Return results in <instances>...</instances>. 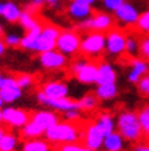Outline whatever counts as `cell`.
<instances>
[{
	"mask_svg": "<svg viewBox=\"0 0 149 151\" xmlns=\"http://www.w3.org/2000/svg\"><path fill=\"white\" fill-rule=\"evenodd\" d=\"M82 132L79 131V128L73 122L67 121H59V122L49 128L44 137L52 144H68V143H78L81 140Z\"/></svg>",
	"mask_w": 149,
	"mask_h": 151,
	"instance_id": "1",
	"label": "cell"
},
{
	"mask_svg": "<svg viewBox=\"0 0 149 151\" xmlns=\"http://www.w3.org/2000/svg\"><path fill=\"white\" fill-rule=\"evenodd\" d=\"M115 119H116V129H118L116 132L120 133V136L126 142L137 143L144 136L137 113L130 111V110H123L119 113Z\"/></svg>",
	"mask_w": 149,
	"mask_h": 151,
	"instance_id": "2",
	"label": "cell"
},
{
	"mask_svg": "<svg viewBox=\"0 0 149 151\" xmlns=\"http://www.w3.org/2000/svg\"><path fill=\"white\" fill-rule=\"evenodd\" d=\"M114 24H115V19L110 12L98 11L92 14L88 19L77 24V30L106 33V32H110L111 29L114 28Z\"/></svg>",
	"mask_w": 149,
	"mask_h": 151,
	"instance_id": "3",
	"label": "cell"
},
{
	"mask_svg": "<svg viewBox=\"0 0 149 151\" xmlns=\"http://www.w3.org/2000/svg\"><path fill=\"white\" fill-rule=\"evenodd\" d=\"M79 51L86 58H98L106 52V33L89 32L81 37Z\"/></svg>",
	"mask_w": 149,
	"mask_h": 151,
	"instance_id": "4",
	"label": "cell"
},
{
	"mask_svg": "<svg viewBox=\"0 0 149 151\" xmlns=\"http://www.w3.org/2000/svg\"><path fill=\"white\" fill-rule=\"evenodd\" d=\"M81 48V35L78 30H60L56 41V50L66 56H74Z\"/></svg>",
	"mask_w": 149,
	"mask_h": 151,
	"instance_id": "5",
	"label": "cell"
},
{
	"mask_svg": "<svg viewBox=\"0 0 149 151\" xmlns=\"http://www.w3.org/2000/svg\"><path fill=\"white\" fill-rule=\"evenodd\" d=\"M126 37L127 35L120 29H111L106 33V54L112 58H119L126 52Z\"/></svg>",
	"mask_w": 149,
	"mask_h": 151,
	"instance_id": "6",
	"label": "cell"
},
{
	"mask_svg": "<svg viewBox=\"0 0 149 151\" xmlns=\"http://www.w3.org/2000/svg\"><path fill=\"white\" fill-rule=\"evenodd\" d=\"M59 35H60V29L58 28V26H55V25H52V24L43 25L38 41L36 44L34 52H40V54H41V52L55 50L56 41H58Z\"/></svg>",
	"mask_w": 149,
	"mask_h": 151,
	"instance_id": "7",
	"label": "cell"
},
{
	"mask_svg": "<svg viewBox=\"0 0 149 151\" xmlns=\"http://www.w3.org/2000/svg\"><path fill=\"white\" fill-rule=\"evenodd\" d=\"M36 98H37V102H38V103H41L43 106H47L48 109H51L53 111L66 113V111H68V110H78L77 100L70 99L68 96H67V98H60V99H51V98H47V96L43 93V91L40 89V91L36 93Z\"/></svg>",
	"mask_w": 149,
	"mask_h": 151,
	"instance_id": "8",
	"label": "cell"
},
{
	"mask_svg": "<svg viewBox=\"0 0 149 151\" xmlns=\"http://www.w3.org/2000/svg\"><path fill=\"white\" fill-rule=\"evenodd\" d=\"M38 63L41 68L47 69V70H60L64 69L68 63L66 55H63L62 52L58 50H51V51L41 52L38 55Z\"/></svg>",
	"mask_w": 149,
	"mask_h": 151,
	"instance_id": "9",
	"label": "cell"
},
{
	"mask_svg": "<svg viewBox=\"0 0 149 151\" xmlns=\"http://www.w3.org/2000/svg\"><path fill=\"white\" fill-rule=\"evenodd\" d=\"M3 122L11 128H24L30 119V114L26 110L14 106L3 107Z\"/></svg>",
	"mask_w": 149,
	"mask_h": 151,
	"instance_id": "10",
	"label": "cell"
},
{
	"mask_svg": "<svg viewBox=\"0 0 149 151\" xmlns=\"http://www.w3.org/2000/svg\"><path fill=\"white\" fill-rule=\"evenodd\" d=\"M82 140V146L90 150H97L100 151L103 148V142H104V135L97 129V127L93 122H89L85 125L81 135Z\"/></svg>",
	"mask_w": 149,
	"mask_h": 151,
	"instance_id": "11",
	"label": "cell"
},
{
	"mask_svg": "<svg viewBox=\"0 0 149 151\" xmlns=\"http://www.w3.org/2000/svg\"><path fill=\"white\" fill-rule=\"evenodd\" d=\"M138 18H140L138 8L135 7L134 4L127 3V1L114 12V19L116 21L118 24L126 25V26H133V25H135Z\"/></svg>",
	"mask_w": 149,
	"mask_h": 151,
	"instance_id": "12",
	"label": "cell"
},
{
	"mask_svg": "<svg viewBox=\"0 0 149 151\" xmlns=\"http://www.w3.org/2000/svg\"><path fill=\"white\" fill-rule=\"evenodd\" d=\"M130 69L127 73V80L130 83L137 84L145 74L149 73V63L144 58H131L130 59Z\"/></svg>",
	"mask_w": 149,
	"mask_h": 151,
	"instance_id": "13",
	"label": "cell"
},
{
	"mask_svg": "<svg viewBox=\"0 0 149 151\" xmlns=\"http://www.w3.org/2000/svg\"><path fill=\"white\" fill-rule=\"evenodd\" d=\"M30 119L47 132L49 128H52L59 122V115L53 110H38L30 115Z\"/></svg>",
	"mask_w": 149,
	"mask_h": 151,
	"instance_id": "14",
	"label": "cell"
},
{
	"mask_svg": "<svg viewBox=\"0 0 149 151\" xmlns=\"http://www.w3.org/2000/svg\"><path fill=\"white\" fill-rule=\"evenodd\" d=\"M41 91L47 98L51 99H60V98H67L68 96V85L63 81H48L41 87Z\"/></svg>",
	"mask_w": 149,
	"mask_h": 151,
	"instance_id": "15",
	"label": "cell"
},
{
	"mask_svg": "<svg viewBox=\"0 0 149 151\" xmlns=\"http://www.w3.org/2000/svg\"><path fill=\"white\" fill-rule=\"evenodd\" d=\"M66 11H67V14H68V17H70L73 21H75L77 24L88 19V18L93 14L90 6L78 3V1H73V0H70V3L67 4Z\"/></svg>",
	"mask_w": 149,
	"mask_h": 151,
	"instance_id": "16",
	"label": "cell"
},
{
	"mask_svg": "<svg viewBox=\"0 0 149 151\" xmlns=\"http://www.w3.org/2000/svg\"><path fill=\"white\" fill-rule=\"evenodd\" d=\"M118 73L110 62H100L97 63V80L96 85H104V84H116Z\"/></svg>",
	"mask_w": 149,
	"mask_h": 151,
	"instance_id": "17",
	"label": "cell"
},
{
	"mask_svg": "<svg viewBox=\"0 0 149 151\" xmlns=\"http://www.w3.org/2000/svg\"><path fill=\"white\" fill-rule=\"evenodd\" d=\"M74 77L77 78L78 83L83 84V85L96 84V80H97V63L88 60Z\"/></svg>",
	"mask_w": 149,
	"mask_h": 151,
	"instance_id": "18",
	"label": "cell"
},
{
	"mask_svg": "<svg viewBox=\"0 0 149 151\" xmlns=\"http://www.w3.org/2000/svg\"><path fill=\"white\" fill-rule=\"evenodd\" d=\"M93 124L97 127L98 131L104 135V137L107 135L112 133V132H115V129H116V119L110 113H100V114H97Z\"/></svg>",
	"mask_w": 149,
	"mask_h": 151,
	"instance_id": "19",
	"label": "cell"
},
{
	"mask_svg": "<svg viewBox=\"0 0 149 151\" xmlns=\"http://www.w3.org/2000/svg\"><path fill=\"white\" fill-rule=\"evenodd\" d=\"M126 147V140L119 132H112L107 135L103 142V151H123Z\"/></svg>",
	"mask_w": 149,
	"mask_h": 151,
	"instance_id": "20",
	"label": "cell"
},
{
	"mask_svg": "<svg viewBox=\"0 0 149 151\" xmlns=\"http://www.w3.org/2000/svg\"><path fill=\"white\" fill-rule=\"evenodd\" d=\"M22 11H24V8H21V6H18L16 3H14V1H6L3 6L1 17L8 24H16V22H19Z\"/></svg>",
	"mask_w": 149,
	"mask_h": 151,
	"instance_id": "21",
	"label": "cell"
},
{
	"mask_svg": "<svg viewBox=\"0 0 149 151\" xmlns=\"http://www.w3.org/2000/svg\"><path fill=\"white\" fill-rule=\"evenodd\" d=\"M118 87L116 84H104V85H97L94 89V95L97 96L98 100L101 102H108L118 96Z\"/></svg>",
	"mask_w": 149,
	"mask_h": 151,
	"instance_id": "22",
	"label": "cell"
},
{
	"mask_svg": "<svg viewBox=\"0 0 149 151\" xmlns=\"http://www.w3.org/2000/svg\"><path fill=\"white\" fill-rule=\"evenodd\" d=\"M21 151H52V147L47 139L37 137V139L25 140L21 146Z\"/></svg>",
	"mask_w": 149,
	"mask_h": 151,
	"instance_id": "23",
	"label": "cell"
},
{
	"mask_svg": "<svg viewBox=\"0 0 149 151\" xmlns=\"http://www.w3.org/2000/svg\"><path fill=\"white\" fill-rule=\"evenodd\" d=\"M41 29H43V25H40L37 28L31 29V30H28L26 35L22 36V41H21V47L24 50H28V51H33L34 52L36 44L38 41L40 33H41Z\"/></svg>",
	"mask_w": 149,
	"mask_h": 151,
	"instance_id": "24",
	"label": "cell"
},
{
	"mask_svg": "<svg viewBox=\"0 0 149 151\" xmlns=\"http://www.w3.org/2000/svg\"><path fill=\"white\" fill-rule=\"evenodd\" d=\"M21 135L25 140L29 139H37V137H41V136L45 135V131L43 128L37 125L36 122H33L31 119H29V122L25 125L24 128H21Z\"/></svg>",
	"mask_w": 149,
	"mask_h": 151,
	"instance_id": "25",
	"label": "cell"
},
{
	"mask_svg": "<svg viewBox=\"0 0 149 151\" xmlns=\"http://www.w3.org/2000/svg\"><path fill=\"white\" fill-rule=\"evenodd\" d=\"M98 102L100 100L94 93H86L77 100V104H78L79 111H93L94 109H97Z\"/></svg>",
	"mask_w": 149,
	"mask_h": 151,
	"instance_id": "26",
	"label": "cell"
},
{
	"mask_svg": "<svg viewBox=\"0 0 149 151\" xmlns=\"http://www.w3.org/2000/svg\"><path fill=\"white\" fill-rule=\"evenodd\" d=\"M24 95V89L19 87H12V88H3L0 89V98L6 104H11L16 100H19Z\"/></svg>",
	"mask_w": 149,
	"mask_h": 151,
	"instance_id": "27",
	"label": "cell"
},
{
	"mask_svg": "<svg viewBox=\"0 0 149 151\" xmlns=\"http://www.w3.org/2000/svg\"><path fill=\"white\" fill-rule=\"evenodd\" d=\"M18 143H19L18 136L6 132V135L0 139V151H16Z\"/></svg>",
	"mask_w": 149,
	"mask_h": 151,
	"instance_id": "28",
	"label": "cell"
},
{
	"mask_svg": "<svg viewBox=\"0 0 149 151\" xmlns=\"http://www.w3.org/2000/svg\"><path fill=\"white\" fill-rule=\"evenodd\" d=\"M19 25L25 29V30H31V29L40 26L41 24H40L38 19L36 18L34 14H31V12L25 11L24 10L22 14H21V18H19Z\"/></svg>",
	"mask_w": 149,
	"mask_h": 151,
	"instance_id": "29",
	"label": "cell"
},
{
	"mask_svg": "<svg viewBox=\"0 0 149 151\" xmlns=\"http://www.w3.org/2000/svg\"><path fill=\"white\" fill-rule=\"evenodd\" d=\"M126 55L135 58L140 54V40L135 39L134 36H127L126 37Z\"/></svg>",
	"mask_w": 149,
	"mask_h": 151,
	"instance_id": "30",
	"label": "cell"
},
{
	"mask_svg": "<svg viewBox=\"0 0 149 151\" xmlns=\"http://www.w3.org/2000/svg\"><path fill=\"white\" fill-rule=\"evenodd\" d=\"M137 115H138L140 125H141L142 133L145 136H149V106L142 107L141 110L137 113Z\"/></svg>",
	"mask_w": 149,
	"mask_h": 151,
	"instance_id": "31",
	"label": "cell"
},
{
	"mask_svg": "<svg viewBox=\"0 0 149 151\" xmlns=\"http://www.w3.org/2000/svg\"><path fill=\"white\" fill-rule=\"evenodd\" d=\"M135 26L141 33L149 36V10H145L144 12L140 14V18H138Z\"/></svg>",
	"mask_w": 149,
	"mask_h": 151,
	"instance_id": "32",
	"label": "cell"
},
{
	"mask_svg": "<svg viewBox=\"0 0 149 151\" xmlns=\"http://www.w3.org/2000/svg\"><path fill=\"white\" fill-rule=\"evenodd\" d=\"M3 41L6 43L7 47H21V41H22V35L16 32H10L3 35Z\"/></svg>",
	"mask_w": 149,
	"mask_h": 151,
	"instance_id": "33",
	"label": "cell"
},
{
	"mask_svg": "<svg viewBox=\"0 0 149 151\" xmlns=\"http://www.w3.org/2000/svg\"><path fill=\"white\" fill-rule=\"evenodd\" d=\"M16 84L21 89H29L34 84V77L31 74H21L16 77Z\"/></svg>",
	"mask_w": 149,
	"mask_h": 151,
	"instance_id": "34",
	"label": "cell"
},
{
	"mask_svg": "<svg viewBox=\"0 0 149 151\" xmlns=\"http://www.w3.org/2000/svg\"><path fill=\"white\" fill-rule=\"evenodd\" d=\"M103 7L107 10V12H115L119 7H122L126 3V0H101Z\"/></svg>",
	"mask_w": 149,
	"mask_h": 151,
	"instance_id": "35",
	"label": "cell"
},
{
	"mask_svg": "<svg viewBox=\"0 0 149 151\" xmlns=\"http://www.w3.org/2000/svg\"><path fill=\"white\" fill-rule=\"evenodd\" d=\"M137 85H138V91H140V93H142L146 99H149V73L145 74L140 81H138Z\"/></svg>",
	"mask_w": 149,
	"mask_h": 151,
	"instance_id": "36",
	"label": "cell"
},
{
	"mask_svg": "<svg viewBox=\"0 0 149 151\" xmlns=\"http://www.w3.org/2000/svg\"><path fill=\"white\" fill-rule=\"evenodd\" d=\"M12 87H18L16 77H12V76H1V78H0V89H3V88H12Z\"/></svg>",
	"mask_w": 149,
	"mask_h": 151,
	"instance_id": "37",
	"label": "cell"
},
{
	"mask_svg": "<svg viewBox=\"0 0 149 151\" xmlns=\"http://www.w3.org/2000/svg\"><path fill=\"white\" fill-rule=\"evenodd\" d=\"M44 4H45V1H44V0H29V4L24 8V10H25V11L31 12V14H36L40 8L43 7Z\"/></svg>",
	"mask_w": 149,
	"mask_h": 151,
	"instance_id": "38",
	"label": "cell"
},
{
	"mask_svg": "<svg viewBox=\"0 0 149 151\" xmlns=\"http://www.w3.org/2000/svg\"><path fill=\"white\" fill-rule=\"evenodd\" d=\"M140 54L144 59H149V36L140 40Z\"/></svg>",
	"mask_w": 149,
	"mask_h": 151,
	"instance_id": "39",
	"label": "cell"
},
{
	"mask_svg": "<svg viewBox=\"0 0 149 151\" xmlns=\"http://www.w3.org/2000/svg\"><path fill=\"white\" fill-rule=\"evenodd\" d=\"M63 115H64V121L74 124L75 121H78L81 118V111L79 110H68V111L63 113Z\"/></svg>",
	"mask_w": 149,
	"mask_h": 151,
	"instance_id": "40",
	"label": "cell"
},
{
	"mask_svg": "<svg viewBox=\"0 0 149 151\" xmlns=\"http://www.w3.org/2000/svg\"><path fill=\"white\" fill-rule=\"evenodd\" d=\"M88 62V59H85V58H81V59H75L73 63L70 65V73L73 76H75L77 73L81 70V68H82L83 65Z\"/></svg>",
	"mask_w": 149,
	"mask_h": 151,
	"instance_id": "41",
	"label": "cell"
},
{
	"mask_svg": "<svg viewBox=\"0 0 149 151\" xmlns=\"http://www.w3.org/2000/svg\"><path fill=\"white\" fill-rule=\"evenodd\" d=\"M82 146L78 143H68V144H62L59 151H81Z\"/></svg>",
	"mask_w": 149,
	"mask_h": 151,
	"instance_id": "42",
	"label": "cell"
},
{
	"mask_svg": "<svg viewBox=\"0 0 149 151\" xmlns=\"http://www.w3.org/2000/svg\"><path fill=\"white\" fill-rule=\"evenodd\" d=\"M133 151H149V144H145V143L137 144V146L133 148Z\"/></svg>",
	"mask_w": 149,
	"mask_h": 151,
	"instance_id": "43",
	"label": "cell"
},
{
	"mask_svg": "<svg viewBox=\"0 0 149 151\" xmlns=\"http://www.w3.org/2000/svg\"><path fill=\"white\" fill-rule=\"evenodd\" d=\"M73 1H78V3H82V4H86V6H93V4L97 3V0H73Z\"/></svg>",
	"mask_w": 149,
	"mask_h": 151,
	"instance_id": "44",
	"label": "cell"
},
{
	"mask_svg": "<svg viewBox=\"0 0 149 151\" xmlns=\"http://www.w3.org/2000/svg\"><path fill=\"white\" fill-rule=\"evenodd\" d=\"M45 1V4H48V6H58V4L63 3V1H66V0H44Z\"/></svg>",
	"mask_w": 149,
	"mask_h": 151,
	"instance_id": "45",
	"label": "cell"
},
{
	"mask_svg": "<svg viewBox=\"0 0 149 151\" xmlns=\"http://www.w3.org/2000/svg\"><path fill=\"white\" fill-rule=\"evenodd\" d=\"M6 50H7V45L3 41V39H0V56H3L6 54Z\"/></svg>",
	"mask_w": 149,
	"mask_h": 151,
	"instance_id": "46",
	"label": "cell"
},
{
	"mask_svg": "<svg viewBox=\"0 0 149 151\" xmlns=\"http://www.w3.org/2000/svg\"><path fill=\"white\" fill-rule=\"evenodd\" d=\"M6 132H7V131H6V128L0 125V139H1V137H3V136L6 135Z\"/></svg>",
	"mask_w": 149,
	"mask_h": 151,
	"instance_id": "47",
	"label": "cell"
},
{
	"mask_svg": "<svg viewBox=\"0 0 149 151\" xmlns=\"http://www.w3.org/2000/svg\"><path fill=\"white\" fill-rule=\"evenodd\" d=\"M3 6H4V3L0 1V17H1V12H3Z\"/></svg>",
	"mask_w": 149,
	"mask_h": 151,
	"instance_id": "48",
	"label": "cell"
},
{
	"mask_svg": "<svg viewBox=\"0 0 149 151\" xmlns=\"http://www.w3.org/2000/svg\"><path fill=\"white\" fill-rule=\"evenodd\" d=\"M4 104H6V103H4L3 100H1V98H0V110H3V107H4Z\"/></svg>",
	"mask_w": 149,
	"mask_h": 151,
	"instance_id": "49",
	"label": "cell"
},
{
	"mask_svg": "<svg viewBox=\"0 0 149 151\" xmlns=\"http://www.w3.org/2000/svg\"><path fill=\"white\" fill-rule=\"evenodd\" d=\"M1 124H3V111L0 110V125H1Z\"/></svg>",
	"mask_w": 149,
	"mask_h": 151,
	"instance_id": "50",
	"label": "cell"
},
{
	"mask_svg": "<svg viewBox=\"0 0 149 151\" xmlns=\"http://www.w3.org/2000/svg\"><path fill=\"white\" fill-rule=\"evenodd\" d=\"M1 36H3V25L0 24V39H1Z\"/></svg>",
	"mask_w": 149,
	"mask_h": 151,
	"instance_id": "51",
	"label": "cell"
},
{
	"mask_svg": "<svg viewBox=\"0 0 149 151\" xmlns=\"http://www.w3.org/2000/svg\"><path fill=\"white\" fill-rule=\"evenodd\" d=\"M81 151H97V150H90V148H86V147H83L82 146V150Z\"/></svg>",
	"mask_w": 149,
	"mask_h": 151,
	"instance_id": "52",
	"label": "cell"
},
{
	"mask_svg": "<svg viewBox=\"0 0 149 151\" xmlns=\"http://www.w3.org/2000/svg\"><path fill=\"white\" fill-rule=\"evenodd\" d=\"M1 76H3V74H1V73H0V78H1Z\"/></svg>",
	"mask_w": 149,
	"mask_h": 151,
	"instance_id": "53",
	"label": "cell"
}]
</instances>
